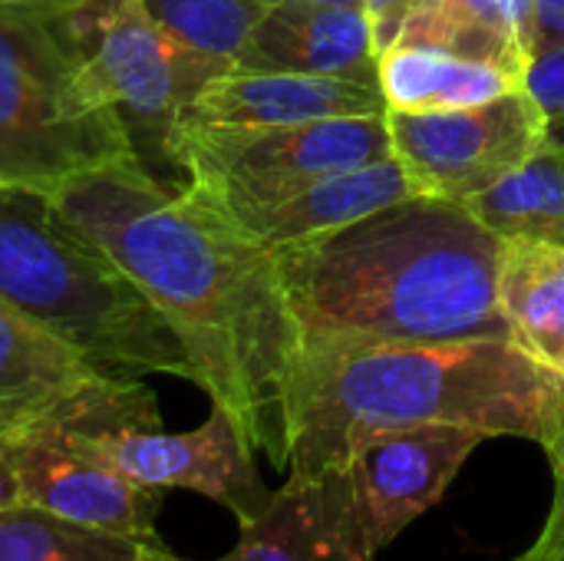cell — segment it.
I'll use <instances>...</instances> for the list:
<instances>
[{
  "mask_svg": "<svg viewBox=\"0 0 564 561\" xmlns=\"http://www.w3.org/2000/svg\"><path fill=\"white\" fill-rule=\"evenodd\" d=\"M46 195L142 288L212 407L231 413L271 466L288 470L301 327L274 248L192 188L162 185L135 159L73 175Z\"/></svg>",
  "mask_w": 564,
  "mask_h": 561,
  "instance_id": "1",
  "label": "cell"
},
{
  "mask_svg": "<svg viewBox=\"0 0 564 561\" xmlns=\"http://www.w3.org/2000/svg\"><path fill=\"white\" fill-rule=\"evenodd\" d=\"M506 241L459 202L413 195L340 231L274 248L301 344L502 337Z\"/></svg>",
  "mask_w": 564,
  "mask_h": 561,
  "instance_id": "2",
  "label": "cell"
},
{
  "mask_svg": "<svg viewBox=\"0 0 564 561\" xmlns=\"http://www.w3.org/2000/svg\"><path fill=\"white\" fill-rule=\"evenodd\" d=\"M558 380L512 341L301 344L288 393V473L340 470L370 436L430 423L545 443Z\"/></svg>",
  "mask_w": 564,
  "mask_h": 561,
  "instance_id": "3",
  "label": "cell"
},
{
  "mask_svg": "<svg viewBox=\"0 0 564 561\" xmlns=\"http://www.w3.org/2000/svg\"><path fill=\"white\" fill-rule=\"evenodd\" d=\"M0 301L116 380H195L188 354L142 288L69 225L46 192L0 188Z\"/></svg>",
  "mask_w": 564,
  "mask_h": 561,
  "instance_id": "4",
  "label": "cell"
},
{
  "mask_svg": "<svg viewBox=\"0 0 564 561\" xmlns=\"http://www.w3.org/2000/svg\"><path fill=\"white\" fill-rule=\"evenodd\" d=\"M135 159L59 13L0 7V188L53 192L73 175Z\"/></svg>",
  "mask_w": 564,
  "mask_h": 561,
  "instance_id": "5",
  "label": "cell"
},
{
  "mask_svg": "<svg viewBox=\"0 0 564 561\" xmlns=\"http://www.w3.org/2000/svg\"><path fill=\"white\" fill-rule=\"evenodd\" d=\"M59 26L102 99L116 109L135 162L169 188H188L182 169V122L192 99L228 63L175 43L142 0H76Z\"/></svg>",
  "mask_w": 564,
  "mask_h": 561,
  "instance_id": "6",
  "label": "cell"
},
{
  "mask_svg": "<svg viewBox=\"0 0 564 561\" xmlns=\"http://www.w3.org/2000/svg\"><path fill=\"white\" fill-rule=\"evenodd\" d=\"M188 188L228 218L261 212L311 182L393 155L387 112L268 129H182Z\"/></svg>",
  "mask_w": 564,
  "mask_h": 561,
  "instance_id": "7",
  "label": "cell"
},
{
  "mask_svg": "<svg viewBox=\"0 0 564 561\" xmlns=\"http://www.w3.org/2000/svg\"><path fill=\"white\" fill-rule=\"evenodd\" d=\"M159 400L142 380H116L106 400L83 420L89 443L139 486L169 493L185 489L225 506L241 526L261 516L271 489L258 473V450L245 430L212 407L208 420L185 433H165L155 423Z\"/></svg>",
  "mask_w": 564,
  "mask_h": 561,
  "instance_id": "8",
  "label": "cell"
},
{
  "mask_svg": "<svg viewBox=\"0 0 564 561\" xmlns=\"http://www.w3.org/2000/svg\"><path fill=\"white\" fill-rule=\"evenodd\" d=\"M112 384L116 377H96L56 410L7 430L20 503L99 532L162 542L155 532L162 493L129 479L83 430Z\"/></svg>",
  "mask_w": 564,
  "mask_h": 561,
  "instance_id": "9",
  "label": "cell"
},
{
  "mask_svg": "<svg viewBox=\"0 0 564 561\" xmlns=\"http://www.w3.org/2000/svg\"><path fill=\"white\" fill-rule=\"evenodd\" d=\"M393 159L420 195L466 202L545 145V119L525 86L446 112H387Z\"/></svg>",
  "mask_w": 564,
  "mask_h": 561,
  "instance_id": "10",
  "label": "cell"
},
{
  "mask_svg": "<svg viewBox=\"0 0 564 561\" xmlns=\"http://www.w3.org/2000/svg\"><path fill=\"white\" fill-rule=\"evenodd\" d=\"M489 436L469 427L430 423L364 440L344 463L377 552L393 546L423 513L440 506L466 460Z\"/></svg>",
  "mask_w": 564,
  "mask_h": 561,
  "instance_id": "11",
  "label": "cell"
},
{
  "mask_svg": "<svg viewBox=\"0 0 564 561\" xmlns=\"http://www.w3.org/2000/svg\"><path fill=\"white\" fill-rule=\"evenodd\" d=\"M347 470L288 473L271 503L241 526L228 555L215 561H373Z\"/></svg>",
  "mask_w": 564,
  "mask_h": 561,
  "instance_id": "12",
  "label": "cell"
},
{
  "mask_svg": "<svg viewBox=\"0 0 564 561\" xmlns=\"http://www.w3.org/2000/svg\"><path fill=\"white\" fill-rule=\"evenodd\" d=\"M380 50L367 10L344 3L274 0L235 69L311 73L380 89Z\"/></svg>",
  "mask_w": 564,
  "mask_h": 561,
  "instance_id": "13",
  "label": "cell"
},
{
  "mask_svg": "<svg viewBox=\"0 0 564 561\" xmlns=\"http://www.w3.org/2000/svg\"><path fill=\"white\" fill-rule=\"evenodd\" d=\"M373 112H387L377 86L311 73L228 69L192 99L182 129H268Z\"/></svg>",
  "mask_w": 564,
  "mask_h": 561,
  "instance_id": "14",
  "label": "cell"
},
{
  "mask_svg": "<svg viewBox=\"0 0 564 561\" xmlns=\"http://www.w3.org/2000/svg\"><path fill=\"white\" fill-rule=\"evenodd\" d=\"M420 195L403 165L390 155L360 169H344L311 182L307 188L238 218L245 231H251L261 245L281 248L294 241H307L317 235L340 231L387 205Z\"/></svg>",
  "mask_w": 564,
  "mask_h": 561,
  "instance_id": "15",
  "label": "cell"
},
{
  "mask_svg": "<svg viewBox=\"0 0 564 561\" xmlns=\"http://www.w3.org/2000/svg\"><path fill=\"white\" fill-rule=\"evenodd\" d=\"M397 43L482 60L522 83L535 50V0H416Z\"/></svg>",
  "mask_w": 564,
  "mask_h": 561,
  "instance_id": "16",
  "label": "cell"
},
{
  "mask_svg": "<svg viewBox=\"0 0 564 561\" xmlns=\"http://www.w3.org/2000/svg\"><path fill=\"white\" fill-rule=\"evenodd\" d=\"M96 377L69 344L0 301V433L56 410Z\"/></svg>",
  "mask_w": 564,
  "mask_h": 561,
  "instance_id": "17",
  "label": "cell"
},
{
  "mask_svg": "<svg viewBox=\"0 0 564 561\" xmlns=\"http://www.w3.org/2000/svg\"><path fill=\"white\" fill-rule=\"evenodd\" d=\"M499 311L509 341L545 374L564 380V248L506 241Z\"/></svg>",
  "mask_w": 564,
  "mask_h": 561,
  "instance_id": "18",
  "label": "cell"
},
{
  "mask_svg": "<svg viewBox=\"0 0 564 561\" xmlns=\"http://www.w3.org/2000/svg\"><path fill=\"white\" fill-rule=\"evenodd\" d=\"M377 73L387 112L469 109L522 86L502 66L420 43H393L383 50Z\"/></svg>",
  "mask_w": 564,
  "mask_h": 561,
  "instance_id": "19",
  "label": "cell"
},
{
  "mask_svg": "<svg viewBox=\"0 0 564 561\" xmlns=\"http://www.w3.org/2000/svg\"><path fill=\"white\" fill-rule=\"evenodd\" d=\"M459 205L502 241L564 248V152L545 142L499 185Z\"/></svg>",
  "mask_w": 564,
  "mask_h": 561,
  "instance_id": "20",
  "label": "cell"
},
{
  "mask_svg": "<svg viewBox=\"0 0 564 561\" xmlns=\"http://www.w3.org/2000/svg\"><path fill=\"white\" fill-rule=\"evenodd\" d=\"M0 561H178L162 542L99 532L26 503L0 509Z\"/></svg>",
  "mask_w": 564,
  "mask_h": 561,
  "instance_id": "21",
  "label": "cell"
},
{
  "mask_svg": "<svg viewBox=\"0 0 564 561\" xmlns=\"http://www.w3.org/2000/svg\"><path fill=\"white\" fill-rule=\"evenodd\" d=\"M149 17L185 50L238 66L274 0H142Z\"/></svg>",
  "mask_w": 564,
  "mask_h": 561,
  "instance_id": "22",
  "label": "cell"
},
{
  "mask_svg": "<svg viewBox=\"0 0 564 561\" xmlns=\"http://www.w3.org/2000/svg\"><path fill=\"white\" fill-rule=\"evenodd\" d=\"M522 86L542 109L545 142L564 152V36L535 43Z\"/></svg>",
  "mask_w": 564,
  "mask_h": 561,
  "instance_id": "23",
  "label": "cell"
},
{
  "mask_svg": "<svg viewBox=\"0 0 564 561\" xmlns=\"http://www.w3.org/2000/svg\"><path fill=\"white\" fill-rule=\"evenodd\" d=\"M512 561H564V476H555V499L539 539Z\"/></svg>",
  "mask_w": 564,
  "mask_h": 561,
  "instance_id": "24",
  "label": "cell"
},
{
  "mask_svg": "<svg viewBox=\"0 0 564 561\" xmlns=\"http://www.w3.org/2000/svg\"><path fill=\"white\" fill-rule=\"evenodd\" d=\"M416 0H364V10L370 17L373 36H377V50H390L400 36V26L406 20V13L413 10Z\"/></svg>",
  "mask_w": 564,
  "mask_h": 561,
  "instance_id": "25",
  "label": "cell"
},
{
  "mask_svg": "<svg viewBox=\"0 0 564 561\" xmlns=\"http://www.w3.org/2000/svg\"><path fill=\"white\" fill-rule=\"evenodd\" d=\"M555 476H564V380H558L555 390V407H552V423H549V436L542 443Z\"/></svg>",
  "mask_w": 564,
  "mask_h": 561,
  "instance_id": "26",
  "label": "cell"
},
{
  "mask_svg": "<svg viewBox=\"0 0 564 561\" xmlns=\"http://www.w3.org/2000/svg\"><path fill=\"white\" fill-rule=\"evenodd\" d=\"M564 36V0H535V43Z\"/></svg>",
  "mask_w": 564,
  "mask_h": 561,
  "instance_id": "27",
  "label": "cell"
},
{
  "mask_svg": "<svg viewBox=\"0 0 564 561\" xmlns=\"http://www.w3.org/2000/svg\"><path fill=\"white\" fill-rule=\"evenodd\" d=\"M17 503H20V486H17V473L10 460V436L0 433V509L17 506Z\"/></svg>",
  "mask_w": 564,
  "mask_h": 561,
  "instance_id": "28",
  "label": "cell"
},
{
  "mask_svg": "<svg viewBox=\"0 0 564 561\" xmlns=\"http://www.w3.org/2000/svg\"><path fill=\"white\" fill-rule=\"evenodd\" d=\"M76 0H0L3 10H36V13H59Z\"/></svg>",
  "mask_w": 564,
  "mask_h": 561,
  "instance_id": "29",
  "label": "cell"
},
{
  "mask_svg": "<svg viewBox=\"0 0 564 561\" xmlns=\"http://www.w3.org/2000/svg\"><path fill=\"white\" fill-rule=\"evenodd\" d=\"M307 3H344V7H364V0H307Z\"/></svg>",
  "mask_w": 564,
  "mask_h": 561,
  "instance_id": "30",
  "label": "cell"
},
{
  "mask_svg": "<svg viewBox=\"0 0 564 561\" xmlns=\"http://www.w3.org/2000/svg\"><path fill=\"white\" fill-rule=\"evenodd\" d=\"M178 561H182V559H178Z\"/></svg>",
  "mask_w": 564,
  "mask_h": 561,
  "instance_id": "31",
  "label": "cell"
}]
</instances>
